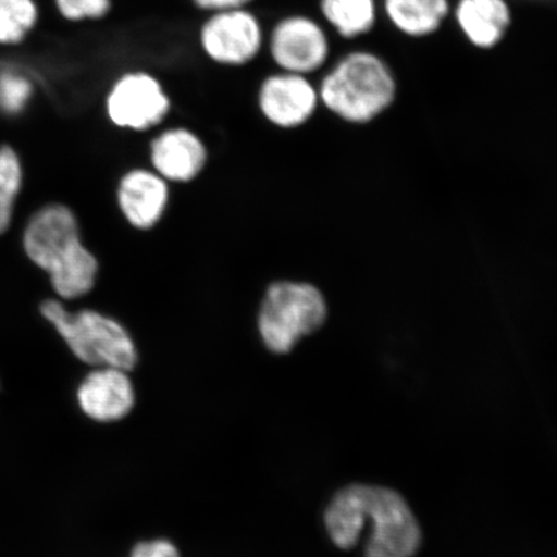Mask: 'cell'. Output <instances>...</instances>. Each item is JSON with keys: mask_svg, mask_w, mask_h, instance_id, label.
<instances>
[{"mask_svg": "<svg viewBox=\"0 0 557 557\" xmlns=\"http://www.w3.org/2000/svg\"><path fill=\"white\" fill-rule=\"evenodd\" d=\"M450 20L472 48L492 51L510 30L513 7L510 0H455Z\"/></svg>", "mask_w": 557, "mask_h": 557, "instance_id": "11", "label": "cell"}, {"mask_svg": "<svg viewBox=\"0 0 557 557\" xmlns=\"http://www.w3.org/2000/svg\"><path fill=\"white\" fill-rule=\"evenodd\" d=\"M380 13L396 33L424 39L442 29L451 15V0H379Z\"/></svg>", "mask_w": 557, "mask_h": 557, "instance_id": "14", "label": "cell"}, {"mask_svg": "<svg viewBox=\"0 0 557 557\" xmlns=\"http://www.w3.org/2000/svg\"><path fill=\"white\" fill-rule=\"evenodd\" d=\"M398 90L388 61L373 50H358L345 54L324 76L319 99L339 120L368 124L392 109Z\"/></svg>", "mask_w": 557, "mask_h": 557, "instance_id": "3", "label": "cell"}, {"mask_svg": "<svg viewBox=\"0 0 557 557\" xmlns=\"http://www.w3.org/2000/svg\"><path fill=\"white\" fill-rule=\"evenodd\" d=\"M171 101L162 85L146 73L122 76L110 90L107 109L116 127L146 131L156 127L169 114Z\"/></svg>", "mask_w": 557, "mask_h": 557, "instance_id": "6", "label": "cell"}, {"mask_svg": "<svg viewBox=\"0 0 557 557\" xmlns=\"http://www.w3.org/2000/svg\"><path fill=\"white\" fill-rule=\"evenodd\" d=\"M24 185V166L10 145L0 146V236L12 225L17 199Z\"/></svg>", "mask_w": 557, "mask_h": 557, "instance_id": "16", "label": "cell"}, {"mask_svg": "<svg viewBox=\"0 0 557 557\" xmlns=\"http://www.w3.org/2000/svg\"><path fill=\"white\" fill-rule=\"evenodd\" d=\"M320 10L339 37L348 40L367 37L381 16L379 0H320Z\"/></svg>", "mask_w": 557, "mask_h": 557, "instance_id": "15", "label": "cell"}, {"mask_svg": "<svg viewBox=\"0 0 557 557\" xmlns=\"http://www.w3.org/2000/svg\"><path fill=\"white\" fill-rule=\"evenodd\" d=\"M59 9L66 18H99L110 10V0H58Z\"/></svg>", "mask_w": 557, "mask_h": 557, "instance_id": "19", "label": "cell"}, {"mask_svg": "<svg viewBox=\"0 0 557 557\" xmlns=\"http://www.w3.org/2000/svg\"><path fill=\"white\" fill-rule=\"evenodd\" d=\"M326 317L329 305L315 285L281 281L267 289L257 325L268 350L283 355L294 350L299 341L322 329Z\"/></svg>", "mask_w": 557, "mask_h": 557, "instance_id": "5", "label": "cell"}, {"mask_svg": "<svg viewBox=\"0 0 557 557\" xmlns=\"http://www.w3.org/2000/svg\"><path fill=\"white\" fill-rule=\"evenodd\" d=\"M129 557H181L174 543L164 539L138 542Z\"/></svg>", "mask_w": 557, "mask_h": 557, "instance_id": "20", "label": "cell"}, {"mask_svg": "<svg viewBox=\"0 0 557 557\" xmlns=\"http://www.w3.org/2000/svg\"><path fill=\"white\" fill-rule=\"evenodd\" d=\"M128 372L121 368L99 367L88 373L76 392L82 412L101 423L127 417L136 406V389Z\"/></svg>", "mask_w": 557, "mask_h": 557, "instance_id": "9", "label": "cell"}, {"mask_svg": "<svg viewBox=\"0 0 557 557\" xmlns=\"http://www.w3.org/2000/svg\"><path fill=\"white\" fill-rule=\"evenodd\" d=\"M369 524L366 557H413L421 546V529L400 494L388 487L352 484L331 499L324 512L325 531L338 548L358 545Z\"/></svg>", "mask_w": 557, "mask_h": 557, "instance_id": "1", "label": "cell"}, {"mask_svg": "<svg viewBox=\"0 0 557 557\" xmlns=\"http://www.w3.org/2000/svg\"><path fill=\"white\" fill-rule=\"evenodd\" d=\"M33 95V85L25 76L15 73L0 74V111L3 114L23 113Z\"/></svg>", "mask_w": 557, "mask_h": 557, "instance_id": "18", "label": "cell"}, {"mask_svg": "<svg viewBox=\"0 0 557 557\" xmlns=\"http://www.w3.org/2000/svg\"><path fill=\"white\" fill-rule=\"evenodd\" d=\"M319 92L301 74L269 76L262 83L259 103L262 114L276 127H299L315 113Z\"/></svg>", "mask_w": 557, "mask_h": 557, "instance_id": "10", "label": "cell"}, {"mask_svg": "<svg viewBox=\"0 0 557 557\" xmlns=\"http://www.w3.org/2000/svg\"><path fill=\"white\" fill-rule=\"evenodd\" d=\"M39 311L83 363L129 372L136 367L135 339L116 319L92 309L70 311L60 298L45 299Z\"/></svg>", "mask_w": 557, "mask_h": 557, "instance_id": "4", "label": "cell"}, {"mask_svg": "<svg viewBox=\"0 0 557 557\" xmlns=\"http://www.w3.org/2000/svg\"><path fill=\"white\" fill-rule=\"evenodd\" d=\"M201 10L222 12L243 9L252 0H193Z\"/></svg>", "mask_w": 557, "mask_h": 557, "instance_id": "21", "label": "cell"}, {"mask_svg": "<svg viewBox=\"0 0 557 557\" xmlns=\"http://www.w3.org/2000/svg\"><path fill=\"white\" fill-rule=\"evenodd\" d=\"M151 164L171 183H190L207 163V149L194 132L173 128L163 132L150 146Z\"/></svg>", "mask_w": 557, "mask_h": 557, "instance_id": "13", "label": "cell"}, {"mask_svg": "<svg viewBox=\"0 0 557 557\" xmlns=\"http://www.w3.org/2000/svg\"><path fill=\"white\" fill-rule=\"evenodd\" d=\"M200 41L215 62L243 65L260 52L262 30L259 20L246 10L215 12L201 27Z\"/></svg>", "mask_w": 557, "mask_h": 557, "instance_id": "7", "label": "cell"}, {"mask_svg": "<svg viewBox=\"0 0 557 557\" xmlns=\"http://www.w3.org/2000/svg\"><path fill=\"white\" fill-rule=\"evenodd\" d=\"M24 253L50 278L60 299H78L95 288L100 264L82 239L78 218L62 203L40 207L27 220Z\"/></svg>", "mask_w": 557, "mask_h": 557, "instance_id": "2", "label": "cell"}, {"mask_svg": "<svg viewBox=\"0 0 557 557\" xmlns=\"http://www.w3.org/2000/svg\"><path fill=\"white\" fill-rule=\"evenodd\" d=\"M37 18L33 0H0V44H16Z\"/></svg>", "mask_w": 557, "mask_h": 557, "instance_id": "17", "label": "cell"}, {"mask_svg": "<svg viewBox=\"0 0 557 557\" xmlns=\"http://www.w3.org/2000/svg\"><path fill=\"white\" fill-rule=\"evenodd\" d=\"M270 50L284 72L304 75L317 72L325 64L330 55V40L315 21L295 16L275 26Z\"/></svg>", "mask_w": 557, "mask_h": 557, "instance_id": "8", "label": "cell"}, {"mask_svg": "<svg viewBox=\"0 0 557 557\" xmlns=\"http://www.w3.org/2000/svg\"><path fill=\"white\" fill-rule=\"evenodd\" d=\"M117 206L129 224L139 230L154 227L169 206L166 181L157 172L132 170L117 185Z\"/></svg>", "mask_w": 557, "mask_h": 557, "instance_id": "12", "label": "cell"}]
</instances>
